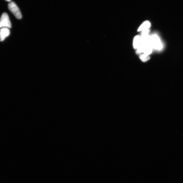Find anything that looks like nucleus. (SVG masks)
<instances>
[{"mask_svg": "<svg viewBox=\"0 0 183 183\" xmlns=\"http://www.w3.org/2000/svg\"><path fill=\"white\" fill-rule=\"evenodd\" d=\"M141 44V37L139 36H136L133 40V46L135 49H137Z\"/></svg>", "mask_w": 183, "mask_h": 183, "instance_id": "0eeeda50", "label": "nucleus"}, {"mask_svg": "<svg viewBox=\"0 0 183 183\" xmlns=\"http://www.w3.org/2000/svg\"><path fill=\"white\" fill-rule=\"evenodd\" d=\"M150 44L153 49L156 50H161L162 48L161 40L156 34L150 36Z\"/></svg>", "mask_w": 183, "mask_h": 183, "instance_id": "f03ea898", "label": "nucleus"}, {"mask_svg": "<svg viewBox=\"0 0 183 183\" xmlns=\"http://www.w3.org/2000/svg\"><path fill=\"white\" fill-rule=\"evenodd\" d=\"M140 59L142 62H145L150 59V57L149 55L144 54L141 55Z\"/></svg>", "mask_w": 183, "mask_h": 183, "instance_id": "6e6552de", "label": "nucleus"}, {"mask_svg": "<svg viewBox=\"0 0 183 183\" xmlns=\"http://www.w3.org/2000/svg\"><path fill=\"white\" fill-rule=\"evenodd\" d=\"M10 33L9 28H2L0 29V41H3L6 38L10 35Z\"/></svg>", "mask_w": 183, "mask_h": 183, "instance_id": "20e7f679", "label": "nucleus"}, {"mask_svg": "<svg viewBox=\"0 0 183 183\" xmlns=\"http://www.w3.org/2000/svg\"><path fill=\"white\" fill-rule=\"evenodd\" d=\"M150 31L149 29L142 31L141 33V35H149Z\"/></svg>", "mask_w": 183, "mask_h": 183, "instance_id": "9d476101", "label": "nucleus"}, {"mask_svg": "<svg viewBox=\"0 0 183 183\" xmlns=\"http://www.w3.org/2000/svg\"><path fill=\"white\" fill-rule=\"evenodd\" d=\"M143 45H144L143 53L149 56V55L151 54L152 52V46L150 44Z\"/></svg>", "mask_w": 183, "mask_h": 183, "instance_id": "423d86ee", "label": "nucleus"}, {"mask_svg": "<svg viewBox=\"0 0 183 183\" xmlns=\"http://www.w3.org/2000/svg\"><path fill=\"white\" fill-rule=\"evenodd\" d=\"M11 24L8 14L2 13L0 19V29L2 28H11Z\"/></svg>", "mask_w": 183, "mask_h": 183, "instance_id": "7ed1b4c3", "label": "nucleus"}, {"mask_svg": "<svg viewBox=\"0 0 183 183\" xmlns=\"http://www.w3.org/2000/svg\"><path fill=\"white\" fill-rule=\"evenodd\" d=\"M8 9L15 16L16 18L19 19L22 18V16L19 8L15 2H10L8 5Z\"/></svg>", "mask_w": 183, "mask_h": 183, "instance_id": "f257e3e1", "label": "nucleus"}, {"mask_svg": "<svg viewBox=\"0 0 183 183\" xmlns=\"http://www.w3.org/2000/svg\"><path fill=\"white\" fill-rule=\"evenodd\" d=\"M151 23L149 21L144 22L138 29V31H142L149 29L151 27Z\"/></svg>", "mask_w": 183, "mask_h": 183, "instance_id": "39448f33", "label": "nucleus"}, {"mask_svg": "<svg viewBox=\"0 0 183 183\" xmlns=\"http://www.w3.org/2000/svg\"><path fill=\"white\" fill-rule=\"evenodd\" d=\"M137 49V50H136V53L137 54H141L142 53H143L144 45L141 44Z\"/></svg>", "mask_w": 183, "mask_h": 183, "instance_id": "1a4fd4ad", "label": "nucleus"}, {"mask_svg": "<svg viewBox=\"0 0 183 183\" xmlns=\"http://www.w3.org/2000/svg\"><path fill=\"white\" fill-rule=\"evenodd\" d=\"M5 1H6L8 2H10L11 1V0H5Z\"/></svg>", "mask_w": 183, "mask_h": 183, "instance_id": "9b49d317", "label": "nucleus"}]
</instances>
